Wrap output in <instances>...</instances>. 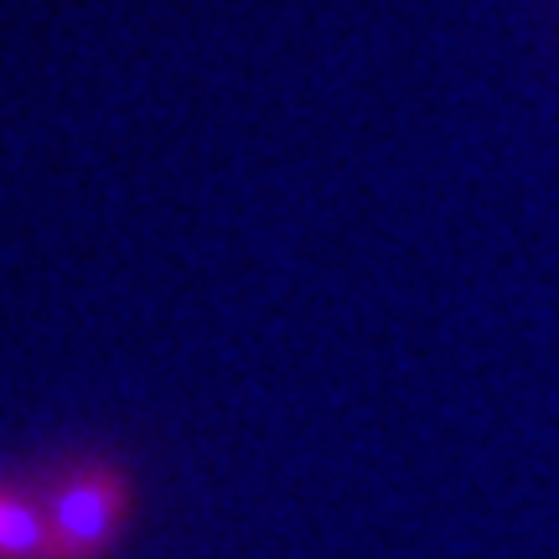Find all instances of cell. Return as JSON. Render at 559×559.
<instances>
[{"instance_id":"obj_2","label":"cell","mask_w":559,"mask_h":559,"mask_svg":"<svg viewBox=\"0 0 559 559\" xmlns=\"http://www.w3.org/2000/svg\"><path fill=\"white\" fill-rule=\"evenodd\" d=\"M0 559H62L37 498L0 487Z\"/></svg>"},{"instance_id":"obj_1","label":"cell","mask_w":559,"mask_h":559,"mask_svg":"<svg viewBox=\"0 0 559 559\" xmlns=\"http://www.w3.org/2000/svg\"><path fill=\"white\" fill-rule=\"evenodd\" d=\"M41 513L52 523L62 559H115L135 519V477L120 461H73L41 487Z\"/></svg>"}]
</instances>
